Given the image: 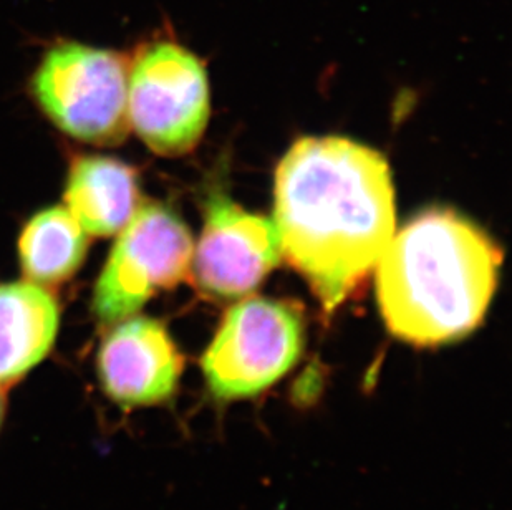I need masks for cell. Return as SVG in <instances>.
I'll list each match as a JSON object with an SVG mask.
<instances>
[{
	"label": "cell",
	"instance_id": "obj_1",
	"mask_svg": "<svg viewBox=\"0 0 512 510\" xmlns=\"http://www.w3.org/2000/svg\"><path fill=\"white\" fill-rule=\"evenodd\" d=\"M282 254L327 312L357 292L395 234L382 154L343 138H302L276 173Z\"/></svg>",
	"mask_w": 512,
	"mask_h": 510
},
{
	"label": "cell",
	"instance_id": "obj_2",
	"mask_svg": "<svg viewBox=\"0 0 512 510\" xmlns=\"http://www.w3.org/2000/svg\"><path fill=\"white\" fill-rule=\"evenodd\" d=\"M501 260V249L473 222L450 209L423 212L378 260L385 325L416 347L466 337L488 312Z\"/></svg>",
	"mask_w": 512,
	"mask_h": 510
},
{
	"label": "cell",
	"instance_id": "obj_3",
	"mask_svg": "<svg viewBox=\"0 0 512 510\" xmlns=\"http://www.w3.org/2000/svg\"><path fill=\"white\" fill-rule=\"evenodd\" d=\"M32 92L50 121L75 140L97 146L125 140L128 63L120 53L63 42L45 53Z\"/></svg>",
	"mask_w": 512,
	"mask_h": 510
},
{
	"label": "cell",
	"instance_id": "obj_4",
	"mask_svg": "<svg viewBox=\"0 0 512 510\" xmlns=\"http://www.w3.org/2000/svg\"><path fill=\"white\" fill-rule=\"evenodd\" d=\"M116 239L93 290L92 312L105 327L133 317L161 290L188 279L193 237L170 207L140 204Z\"/></svg>",
	"mask_w": 512,
	"mask_h": 510
},
{
	"label": "cell",
	"instance_id": "obj_5",
	"mask_svg": "<svg viewBox=\"0 0 512 510\" xmlns=\"http://www.w3.org/2000/svg\"><path fill=\"white\" fill-rule=\"evenodd\" d=\"M304 350V320L277 300H242L229 308L203 357V373L216 400L261 395L289 373Z\"/></svg>",
	"mask_w": 512,
	"mask_h": 510
},
{
	"label": "cell",
	"instance_id": "obj_6",
	"mask_svg": "<svg viewBox=\"0 0 512 510\" xmlns=\"http://www.w3.org/2000/svg\"><path fill=\"white\" fill-rule=\"evenodd\" d=\"M209 118L204 65L173 40L146 45L128 68V120L136 135L161 156L196 148Z\"/></svg>",
	"mask_w": 512,
	"mask_h": 510
},
{
	"label": "cell",
	"instance_id": "obj_7",
	"mask_svg": "<svg viewBox=\"0 0 512 510\" xmlns=\"http://www.w3.org/2000/svg\"><path fill=\"white\" fill-rule=\"evenodd\" d=\"M276 222L246 212L223 194L209 199L191 269L204 294L218 300L251 294L281 262Z\"/></svg>",
	"mask_w": 512,
	"mask_h": 510
},
{
	"label": "cell",
	"instance_id": "obj_8",
	"mask_svg": "<svg viewBox=\"0 0 512 510\" xmlns=\"http://www.w3.org/2000/svg\"><path fill=\"white\" fill-rule=\"evenodd\" d=\"M112 327L97 357L103 393L126 409L170 400L178 390L184 361L165 325L133 315Z\"/></svg>",
	"mask_w": 512,
	"mask_h": 510
},
{
	"label": "cell",
	"instance_id": "obj_9",
	"mask_svg": "<svg viewBox=\"0 0 512 510\" xmlns=\"http://www.w3.org/2000/svg\"><path fill=\"white\" fill-rule=\"evenodd\" d=\"M60 328L57 299L34 282L0 285V390L45 360Z\"/></svg>",
	"mask_w": 512,
	"mask_h": 510
},
{
	"label": "cell",
	"instance_id": "obj_10",
	"mask_svg": "<svg viewBox=\"0 0 512 510\" xmlns=\"http://www.w3.org/2000/svg\"><path fill=\"white\" fill-rule=\"evenodd\" d=\"M140 204L138 176L131 166L100 154L73 159L65 184V207L88 236L118 234Z\"/></svg>",
	"mask_w": 512,
	"mask_h": 510
},
{
	"label": "cell",
	"instance_id": "obj_11",
	"mask_svg": "<svg viewBox=\"0 0 512 510\" xmlns=\"http://www.w3.org/2000/svg\"><path fill=\"white\" fill-rule=\"evenodd\" d=\"M87 251L88 234L65 206L37 212L20 234V265L34 284H62L82 267Z\"/></svg>",
	"mask_w": 512,
	"mask_h": 510
},
{
	"label": "cell",
	"instance_id": "obj_12",
	"mask_svg": "<svg viewBox=\"0 0 512 510\" xmlns=\"http://www.w3.org/2000/svg\"><path fill=\"white\" fill-rule=\"evenodd\" d=\"M4 414H5L4 391L0 390V426H2V423H4Z\"/></svg>",
	"mask_w": 512,
	"mask_h": 510
}]
</instances>
